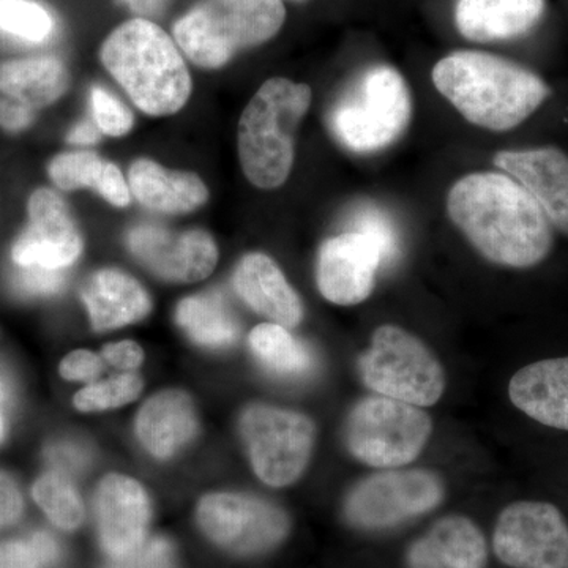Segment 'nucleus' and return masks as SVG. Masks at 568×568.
Segmentation results:
<instances>
[{
    "instance_id": "1",
    "label": "nucleus",
    "mask_w": 568,
    "mask_h": 568,
    "mask_svg": "<svg viewBox=\"0 0 568 568\" xmlns=\"http://www.w3.org/2000/svg\"><path fill=\"white\" fill-rule=\"evenodd\" d=\"M447 213L489 263L530 268L551 252V224L510 175L489 171L465 175L447 194Z\"/></svg>"
},
{
    "instance_id": "2",
    "label": "nucleus",
    "mask_w": 568,
    "mask_h": 568,
    "mask_svg": "<svg viewBox=\"0 0 568 568\" xmlns=\"http://www.w3.org/2000/svg\"><path fill=\"white\" fill-rule=\"evenodd\" d=\"M433 84L473 125L517 129L549 97L547 82L526 67L481 51H457L436 63Z\"/></svg>"
},
{
    "instance_id": "3",
    "label": "nucleus",
    "mask_w": 568,
    "mask_h": 568,
    "mask_svg": "<svg viewBox=\"0 0 568 568\" xmlns=\"http://www.w3.org/2000/svg\"><path fill=\"white\" fill-rule=\"evenodd\" d=\"M102 62L145 114H175L192 95V77L181 51L145 18L123 22L111 32L102 47Z\"/></svg>"
},
{
    "instance_id": "4",
    "label": "nucleus",
    "mask_w": 568,
    "mask_h": 568,
    "mask_svg": "<svg viewBox=\"0 0 568 568\" xmlns=\"http://www.w3.org/2000/svg\"><path fill=\"white\" fill-rule=\"evenodd\" d=\"M312 97L308 84L272 78L246 104L239 122V159L246 179L257 189H278L290 178L295 133Z\"/></svg>"
},
{
    "instance_id": "5",
    "label": "nucleus",
    "mask_w": 568,
    "mask_h": 568,
    "mask_svg": "<svg viewBox=\"0 0 568 568\" xmlns=\"http://www.w3.org/2000/svg\"><path fill=\"white\" fill-rule=\"evenodd\" d=\"M413 97L403 74L387 63L362 70L328 112V129L343 148L376 153L390 148L409 126Z\"/></svg>"
},
{
    "instance_id": "6",
    "label": "nucleus",
    "mask_w": 568,
    "mask_h": 568,
    "mask_svg": "<svg viewBox=\"0 0 568 568\" xmlns=\"http://www.w3.org/2000/svg\"><path fill=\"white\" fill-rule=\"evenodd\" d=\"M286 20L283 0H201L175 21V43L203 69L274 39Z\"/></svg>"
},
{
    "instance_id": "7",
    "label": "nucleus",
    "mask_w": 568,
    "mask_h": 568,
    "mask_svg": "<svg viewBox=\"0 0 568 568\" xmlns=\"http://www.w3.org/2000/svg\"><path fill=\"white\" fill-rule=\"evenodd\" d=\"M369 390L417 407L436 405L446 390V373L420 338L398 325H381L372 346L358 357Z\"/></svg>"
},
{
    "instance_id": "8",
    "label": "nucleus",
    "mask_w": 568,
    "mask_h": 568,
    "mask_svg": "<svg viewBox=\"0 0 568 568\" xmlns=\"http://www.w3.org/2000/svg\"><path fill=\"white\" fill-rule=\"evenodd\" d=\"M432 433V418L420 407L375 395L351 409L345 440L349 454L364 465L395 469L416 462Z\"/></svg>"
},
{
    "instance_id": "9",
    "label": "nucleus",
    "mask_w": 568,
    "mask_h": 568,
    "mask_svg": "<svg viewBox=\"0 0 568 568\" xmlns=\"http://www.w3.org/2000/svg\"><path fill=\"white\" fill-rule=\"evenodd\" d=\"M241 433L256 476L282 488L304 474L315 446V425L294 410L265 405L242 414Z\"/></svg>"
},
{
    "instance_id": "10",
    "label": "nucleus",
    "mask_w": 568,
    "mask_h": 568,
    "mask_svg": "<svg viewBox=\"0 0 568 568\" xmlns=\"http://www.w3.org/2000/svg\"><path fill=\"white\" fill-rule=\"evenodd\" d=\"M444 496L443 478L432 470H384L362 478L347 493L345 517L355 528H395L435 510Z\"/></svg>"
},
{
    "instance_id": "11",
    "label": "nucleus",
    "mask_w": 568,
    "mask_h": 568,
    "mask_svg": "<svg viewBox=\"0 0 568 568\" xmlns=\"http://www.w3.org/2000/svg\"><path fill=\"white\" fill-rule=\"evenodd\" d=\"M493 547L511 568H568V523L558 507L519 500L500 511Z\"/></svg>"
},
{
    "instance_id": "12",
    "label": "nucleus",
    "mask_w": 568,
    "mask_h": 568,
    "mask_svg": "<svg viewBox=\"0 0 568 568\" xmlns=\"http://www.w3.org/2000/svg\"><path fill=\"white\" fill-rule=\"evenodd\" d=\"M205 536L235 555H261L282 544L290 519L282 508L245 495L205 496L197 507Z\"/></svg>"
},
{
    "instance_id": "13",
    "label": "nucleus",
    "mask_w": 568,
    "mask_h": 568,
    "mask_svg": "<svg viewBox=\"0 0 568 568\" xmlns=\"http://www.w3.org/2000/svg\"><path fill=\"white\" fill-rule=\"evenodd\" d=\"M28 230L13 246L18 267L63 271L80 257L82 241L65 203L51 190L41 189L29 201Z\"/></svg>"
},
{
    "instance_id": "14",
    "label": "nucleus",
    "mask_w": 568,
    "mask_h": 568,
    "mask_svg": "<svg viewBox=\"0 0 568 568\" xmlns=\"http://www.w3.org/2000/svg\"><path fill=\"white\" fill-rule=\"evenodd\" d=\"M383 254L366 235L347 231L325 241L317 254L316 282L325 301L339 306L362 304L376 286Z\"/></svg>"
},
{
    "instance_id": "15",
    "label": "nucleus",
    "mask_w": 568,
    "mask_h": 568,
    "mask_svg": "<svg viewBox=\"0 0 568 568\" xmlns=\"http://www.w3.org/2000/svg\"><path fill=\"white\" fill-rule=\"evenodd\" d=\"M129 246L140 263L168 282H200L219 261L211 235L197 230L175 234L155 224H140L130 231Z\"/></svg>"
},
{
    "instance_id": "16",
    "label": "nucleus",
    "mask_w": 568,
    "mask_h": 568,
    "mask_svg": "<svg viewBox=\"0 0 568 568\" xmlns=\"http://www.w3.org/2000/svg\"><path fill=\"white\" fill-rule=\"evenodd\" d=\"M69 88V71L55 58L18 59L0 65V129L21 132Z\"/></svg>"
},
{
    "instance_id": "17",
    "label": "nucleus",
    "mask_w": 568,
    "mask_h": 568,
    "mask_svg": "<svg viewBox=\"0 0 568 568\" xmlns=\"http://www.w3.org/2000/svg\"><path fill=\"white\" fill-rule=\"evenodd\" d=\"M495 164L540 205L549 224L568 235V156L558 148L503 151Z\"/></svg>"
},
{
    "instance_id": "18",
    "label": "nucleus",
    "mask_w": 568,
    "mask_h": 568,
    "mask_svg": "<svg viewBox=\"0 0 568 568\" xmlns=\"http://www.w3.org/2000/svg\"><path fill=\"white\" fill-rule=\"evenodd\" d=\"M95 515L100 540L111 559L130 555L145 540L151 507L133 478L119 474L104 477L97 489Z\"/></svg>"
},
{
    "instance_id": "19",
    "label": "nucleus",
    "mask_w": 568,
    "mask_h": 568,
    "mask_svg": "<svg viewBox=\"0 0 568 568\" xmlns=\"http://www.w3.org/2000/svg\"><path fill=\"white\" fill-rule=\"evenodd\" d=\"M234 290L257 315L291 328L301 324L304 306L282 268L263 253L246 254L234 272Z\"/></svg>"
},
{
    "instance_id": "20",
    "label": "nucleus",
    "mask_w": 568,
    "mask_h": 568,
    "mask_svg": "<svg viewBox=\"0 0 568 568\" xmlns=\"http://www.w3.org/2000/svg\"><path fill=\"white\" fill-rule=\"evenodd\" d=\"M508 396L538 424L568 432V357L548 358L519 369L508 384Z\"/></svg>"
},
{
    "instance_id": "21",
    "label": "nucleus",
    "mask_w": 568,
    "mask_h": 568,
    "mask_svg": "<svg viewBox=\"0 0 568 568\" xmlns=\"http://www.w3.org/2000/svg\"><path fill=\"white\" fill-rule=\"evenodd\" d=\"M488 548L484 534L473 519H439L407 551L409 568H485Z\"/></svg>"
},
{
    "instance_id": "22",
    "label": "nucleus",
    "mask_w": 568,
    "mask_h": 568,
    "mask_svg": "<svg viewBox=\"0 0 568 568\" xmlns=\"http://www.w3.org/2000/svg\"><path fill=\"white\" fill-rule=\"evenodd\" d=\"M544 13L545 0H458L455 22L465 39L491 43L532 31Z\"/></svg>"
},
{
    "instance_id": "23",
    "label": "nucleus",
    "mask_w": 568,
    "mask_h": 568,
    "mask_svg": "<svg viewBox=\"0 0 568 568\" xmlns=\"http://www.w3.org/2000/svg\"><path fill=\"white\" fill-rule=\"evenodd\" d=\"M196 416L189 396L162 392L149 399L136 418V435L153 457L166 459L192 440Z\"/></svg>"
},
{
    "instance_id": "24",
    "label": "nucleus",
    "mask_w": 568,
    "mask_h": 568,
    "mask_svg": "<svg viewBox=\"0 0 568 568\" xmlns=\"http://www.w3.org/2000/svg\"><path fill=\"white\" fill-rule=\"evenodd\" d=\"M129 182L136 200L155 212H193L209 197L207 186L196 174L170 171L152 160L134 162Z\"/></svg>"
},
{
    "instance_id": "25",
    "label": "nucleus",
    "mask_w": 568,
    "mask_h": 568,
    "mask_svg": "<svg viewBox=\"0 0 568 568\" xmlns=\"http://www.w3.org/2000/svg\"><path fill=\"white\" fill-rule=\"evenodd\" d=\"M93 327L111 331L136 323L151 310V298L132 276L119 271H100L81 291Z\"/></svg>"
},
{
    "instance_id": "26",
    "label": "nucleus",
    "mask_w": 568,
    "mask_h": 568,
    "mask_svg": "<svg viewBox=\"0 0 568 568\" xmlns=\"http://www.w3.org/2000/svg\"><path fill=\"white\" fill-rule=\"evenodd\" d=\"M52 182L62 190L93 189L115 207L130 204V189L115 164L92 152H71L55 156L50 164Z\"/></svg>"
},
{
    "instance_id": "27",
    "label": "nucleus",
    "mask_w": 568,
    "mask_h": 568,
    "mask_svg": "<svg viewBox=\"0 0 568 568\" xmlns=\"http://www.w3.org/2000/svg\"><path fill=\"white\" fill-rule=\"evenodd\" d=\"M178 323L197 345L226 347L239 336V324L219 293L193 295L178 308Z\"/></svg>"
},
{
    "instance_id": "28",
    "label": "nucleus",
    "mask_w": 568,
    "mask_h": 568,
    "mask_svg": "<svg viewBox=\"0 0 568 568\" xmlns=\"http://www.w3.org/2000/svg\"><path fill=\"white\" fill-rule=\"evenodd\" d=\"M248 343L254 357L275 376L301 379L315 369L312 351L283 325H257L250 334Z\"/></svg>"
},
{
    "instance_id": "29",
    "label": "nucleus",
    "mask_w": 568,
    "mask_h": 568,
    "mask_svg": "<svg viewBox=\"0 0 568 568\" xmlns=\"http://www.w3.org/2000/svg\"><path fill=\"white\" fill-rule=\"evenodd\" d=\"M32 496L58 528H80L84 519V506L69 477L58 473L44 474L33 485Z\"/></svg>"
},
{
    "instance_id": "30",
    "label": "nucleus",
    "mask_w": 568,
    "mask_h": 568,
    "mask_svg": "<svg viewBox=\"0 0 568 568\" xmlns=\"http://www.w3.org/2000/svg\"><path fill=\"white\" fill-rule=\"evenodd\" d=\"M0 31L41 43L54 31V20L50 11L33 0H0Z\"/></svg>"
},
{
    "instance_id": "31",
    "label": "nucleus",
    "mask_w": 568,
    "mask_h": 568,
    "mask_svg": "<svg viewBox=\"0 0 568 568\" xmlns=\"http://www.w3.org/2000/svg\"><path fill=\"white\" fill-rule=\"evenodd\" d=\"M142 388L141 377L134 373H123L104 381V383L92 384L82 388L80 394L74 396V406L84 413L92 410L112 409L126 405L138 398Z\"/></svg>"
},
{
    "instance_id": "32",
    "label": "nucleus",
    "mask_w": 568,
    "mask_h": 568,
    "mask_svg": "<svg viewBox=\"0 0 568 568\" xmlns=\"http://www.w3.org/2000/svg\"><path fill=\"white\" fill-rule=\"evenodd\" d=\"M58 558V544L44 532L0 544V568H48Z\"/></svg>"
},
{
    "instance_id": "33",
    "label": "nucleus",
    "mask_w": 568,
    "mask_h": 568,
    "mask_svg": "<svg viewBox=\"0 0 568 568\" xmlns=\"http://www.w3.org/2000/svg\"><path fill=\"white\" fill-rule=\"evenodd\" d=\"M351 226V231L366 235L377 246L383 254L384 265L395 263L399 256L398 231L386 212L376 205H362L354 212Z\"/></svg>"
},
{
    "instance_id": "34",
    "label": "nucleus",
    "mask_w": 568,
    "mask_h": 568,
    "mask_svg": "<svg viewBox=\"0 0 568 568\" xmlns=\"http://www.w3.org/2000/svg\"><path fill=\"white\" fill-rule=\"evenodd\" d=\"M92 110L93 121L100 132L108 136H123L132 130L134 122L132 111L103 88L92 89Z\"/></svg>"
},
{
    "instance_id": "35",
    "label": "nucleus",
    "mask_w": 568,
    "mask_h": 568,
    "mask_svg": "<svg viewBox=\"0 0 568 568\" xmlns=\"http://www.w3.org/2000/svg\"><path fill=\"white\" fill-rule=\"evenodd\" d=\"M106 568H175L173 547L164 538H151L130 555L111 559Z\"/></svg>"
},
{
    "instance_id": "36",
    "label": "nucleus",
    "mask_w": 568,
    "mask_h": 568,
    "mask_svg": "<svg viewBox=\"0 0 568 568\" xmlns=\"http://www.w3.org/2000/svg\"><path fill=\"white\" fill-rule=\"evenodd\" d=\"M14 291L22 295H52L58 294L65 284L62 271H50L41 267H18L13 278Z\"/></svg>"
},
{
    "instance_id": "37",
    "label": "nucleus",
    "mask_w": 568,
    "mask_h": 568,
    "mask_svg": "<svg viewBox=\"0 0 568 568\" xmlns=\"http://www.w3.org/2000/svg\"><path fill=\"white\" fill-rule=\"evenodd\" d=\"M47 462L52 467V473L71 477L85 469L89 463V454L84 447L73 443L52 444L47 450Z\"/></svg>"
},
{
    "instance_id": "38",
    "label": "nucleus",
    "mask_w": 568,
    "mask_h": 568,
    "mask_svg": "<svg viewBox=\"0 0 568 568\" xmlns=\"http://www.w3.org/2000/svg\"><path fill=\"white\" fill-rule=\"evenodd\" d=\"M103 372V364L99 355L89 351H74L63 358L61 375L67 381H93Z\"/></svg>"
},
{
    "instance_id": "39",
    "label": "nucleus",
    "mask_w": 568,
    "mask_h": 568,
    "mask_svg": "<svg viewBox=\"0 0 568 568\" xmlns=\"http://www.w3.org/2000/svg\"><path fill=\"white\" fill-rule=\"evenodd\" d=\"M22 514V497L13 478L0 473V529L13 525Z\"/></svg>"
},
{
    "instance_id": "40",
    "label": "nucleus",
    "mask_w": 568,
    "mask_h": 568,
    "mask_svg": "<svg viewBox=\"0 0 568 568\" xmlns=\"http://www.w3.org/2000/svg\"><path fill=\"white\" fill-rule=\"evenodd\" d=\"M103 355L111 365L125 369V372L136 369L142 364V358H144L141 347L133 342H121L106 346Z\"/></svg>"
},
{
    "instance_id": "41",
    "label": "nucleus",
    "mask_w": 568,
    "mask_h": 568,
    "mask_svg": "<svg viewBox=\"0 0 568 568\" xmlns=\"http://www.w3.org/2000/svg\"><path fill=\"white\" fill-rule=\"evenodd\" d=\"M100 141V129L97 126L95 121H84L78 123L69 134V142L71 144H95Z\"/></svg>"
},
{
    "instance_id": "42",
    "label": "nucleus",
    "mask_w": 568,
    "mask_h": 568,
    "mask_svg": "<svg viewBox=\"0 0 568 568\" xmlns=\"http://www.w3.org/2000/svg\"><path fill=\"white\" fill-rule=\"evenodd\" d=\"M122 2L140 14L159 13L164 6V0H122Z\"/></svg>"
},
{
    "instance_id": "43",
    "label": "nucleus",
    "mask_w": 568,
    "mask_h": 568,
    "mask_svg": "<svg viewBox=\"0 0 568 568\" xmlns=\"http://www.w3.org/2000/svg\"><path fill=\"white\" fill-rule=\"evenodd\" d=\"M9 402V384L0 376V406L6 405Z\"/></svg>"
},
{
    "instance_id": "44",
    "label": "nucleus",
    "mask_w": 568,
    "mask_h": 568,
    "mask_svg": "<svg viewBox=\"0 0 568 568\" xmlns=\"http://www.w3.org/2000/svg\"><path fill=\"white\" fill-rule=\"evenodd\" d=\"M3 433H6V422H3L2 416H0V439H2Z\"/></svg>"
},
{
    "instance_id": "45",
    "label": "nucleus",
    "mask_w": 568,
    "mask_h": 568,
    "mask_svg": "<svg viewBox=\"0 0 568 568\" xmlns=\"http://www.w3.org/2000/svg\"><path fill=\"white\" fill-rule=\"evenodd\" d=\"M294 2H304V0H294Z\"/></svg>"
}]
</instances>
